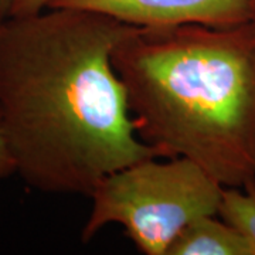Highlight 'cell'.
<instances>
[{
	"label": "cell",
	"mask_w": 255,
	"mask_h": 255,
	"mask_svg": "<svg viewBox=\"0 0 255 255\" xmlns=\"http://www.w3.org/2000/svg\"><path fill=\"white\" fill-rule=\"evenodd\" d=\"M132 27L68 7L4 17L0 127L31 189L90 197L105 176L159 157L137 136L112 61Z\"/></svg>",
	"instance_id": "cell-1"
},
{
	"label": "cell",
	"mask_w": 255,
	"mask_h": 255,
	"mask_svg": "<svg viewBox=\"0 0 255 255\" xmlns=\"http://www.w3.org/2000/svg\"><path fill=\"white\" fill-rule=\"evenodd\" d=\"M114 67L139 139L224 187L255 182V21L133 27Z\"/></svg>",
	"instance_id": "cell-2"
},
{
	"label": "cell",
	"mask_w": 255,
	"mask_h": 255,
	"mask_svg": "<svg viewBox=\"0 0 255 255\" xmlns=\"http://www.w3.org/2000/svg\"><path fill=\"white\" fill-rule=\"evenodd\" d=\"M224 186L184 157H147L112 172L92 190L81 233L88 243L118 224L140 253L166 255L191 221L219 213Z\"/></svg>",
	"instance_id": "cell-3"
},
{
	"label": "cell",
	"mask_w": 255,
	"mask_h": 255,
	"mask_svg": "<svg viewBox=\"0 0 255 255\" xmlns=\"http://www.w3.org/2000/svg\"><path fill=\"white\" fill-rule=\"evenodd\" d=\"M47 7L91 10L135 27L221 28L255 21V0H50Z\"/></svg>",
	"instance_id": "cell-4"
},
{
	"label": "cell",
	"mask_w": 255,
	"mask_h": 255,
	"mask_svg": "<svg viewBox=\"0 0 255 255\" xmlns=\"http://www.w3.org/2000/svg\"><path fill=\"white\" fill-rule=\"evenodd\" d=\"M166 255H255L254 247L217 214L191 221Z\"/></svg>",
	"instance_id": "cell-5"
},
{
	"label": "cell",
	"mask_w": 255,
	"mask_h": 255,
	"mask_svg": "<svg viewBox=\"0 0 255 255\" xmlns=\"http://www.w3.org/2000/svg\"><path fill=\"white\" fill-rule=\"evenodd\" d=\"M217 216L255 250V182L244 187H224Z\"/></svg>",
	"instance_id": "cell-6"
},
{
	"label": "cell",
	"mask_w": 255,
	"mask_h": 255,
	"mask_svg": "<svg viewBox=\"0 0 255 255\" xmlns=\"http://www.w3.org/2000/svg\"><path fill=\"white\" fill-rule=\"evenodd\" d=\"M50 0H13L7 16H27L47 9ZM6 16V17H7Z\"/></svg>",
	"instance_id": "cell-7"
},
{
	"label": "cell",
	"mask_w": 255,
	"mask_h": 255,
	"mask_svg": "<svg viewBox=\"0 0 255 255\" xmlns=\"http://www.w3.org/2000/svg\"><path fill=\"white\" fill-rule=\"evenodd\" d=\"M14 173H16L14 160L11 157L6 137H4V133L1 130V127H0V179L9 177L10 174Z\"/></svg>",
	"instance_id": "cell-8"
},
{
	"label": "cell",
	"mask_w": 255,
	"mask_h": 255,
	"mask_svg": "<svg viewBox=\"0 0 255 255\" xmlns=\"http://www.w3.org/2000/svg\"><path fill=\"white\" fill-rule=\"evenodd\" d=\"M11 1H13V0H0V11H1L4 16H7V13H9Z\"/></svg>",
	"instance_id": "cell-9"
},
{
	"label": "cell",
	"mask_w": 255,
	"mask_h": 255,
	"mask_svg": "<svg viewBox=\"0 0 255 255\" xmlns=\"http://www.w3.org/2000/svg\"><path fill=\"white\" fill-rule=\"evenodd\" d=\"M4 17H6V16L0 11V28H1V24H3V20H4Z\"/></svg>",
	"instance_id": "cell-10"
}]
</instances>
